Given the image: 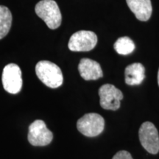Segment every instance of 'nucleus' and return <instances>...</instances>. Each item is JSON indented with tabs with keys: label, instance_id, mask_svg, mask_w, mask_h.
Returning a JSON list of instances; mask_svg holds the SVG:
<instances>
[{
	"label": "nucleus",
	"instance_id": "1",
	"mask_svg": "<svg viewBox=\"0 0 159 159\" xmlns=\"http://www.w3.org/2000/svg\"><path fill=\"white\" fill-rule=\"evenodd\" d=\"M35 73L40 80L49 88L56 89L62 85V71L54 63L48 61H39L35 66Z\"/></svg>",
	"mask_w": 159,
	"mask_h": 159
},
{
	"label": "nucleus",
	"instance_id": "2",
	"mask_svg": "<svg viewBox=\"0 0 159 159\" xmlns=\"http://www.w3.org/2000/svg\"><path fill=\"white\" fill-rule=\"evenodd\" d=\"M35 11L49 29L55 30L61 25L62 16L58 5L54 0H41L35 5Z\"/></svg>",
	"mask_w": 159,
	"mask_h": 159
},
{
	"label": "nucleus",
	"instance_id": "3",
	"mask_svg": "<svg viewBox=\"0 0 159 159\" xmlns=\"http://www.w3.org/2000/svg\"><path fill=\"white\" fill-rule=\"evenodd\" d=\"M105 120L102 116L95 113L85 114L77 121V128L81 134L88 137L98 136L102 132Z\"/></svg>",
	"mask_w": 159,
	"mask_h": 159
},
{
	"label": "nucleus",
	"instance_id": "4",
	"mask_svg": "<svg viewBox=\"0 0 159 159\" xmlns=\"http://www.w3.org/2000/svg\"><path fill=\"white\" fill-rule=\"evenodd\" d=\"M139 140L145 150L151 154L159 152V135L158 130L152 122H144L139 131Z\"/></svg>",
	"mask_w": 159,
	"mask_h": 159
},
{
	"label": "nucleus",
	"instance_id": "5",
	"mask_svg": "<svg viewBox=\"0 0 159 159\" xmlns=\"http://www.w3.org/2000/svg\"><path fill=\"white\" fill-rule=\"evenodd\" d=\"M2 85L5 90L10 94H18L22 87L21 71L15 63L7 64L3 69Z\"/></svg>",
	"mask_w": 159,
	"mask_h": 159
},
{
	"label": "nucleus",
	"instance_id": "6",
	"mask_svg": "<svg viewBox=\"0 0 159 159\" xmlns=\"http://www.w3.org/2000/svg\"><path fill=\"white\" fill-rule=\"evenodd\" d=\"M97 43V36L94 32L80 30L71 35L68 47L73 52H89L92 50Z\"/></svg>",
	"mask_w": 159,
	"mask_h": 159
},
{
	"label": "nucleus",
	"instance_id": "7",
	"mask_svg": "<svg viewBox=\"0 0 159 159\" xmlns=\"http://www.w3.org/2000/svg\"><path fill=\"white\" fill-rule=\"evenodd\" d=\"M100 98L99 104L105 110L116 111L120 107V101L123 99V94L119 89L111 84H105L99 89Z\"/></svg>",
	"mask_w": 159,
	"mask_h": 159
},
{
	"label": "nucleus",
	"instance_id": "8",
	"mask_svg": "<svg viewBox=\"0 0 159 159\" xmlns=\"http://www.w3.org/2000/svg\"><path fill=\"white\" fill-rule=\"evenodd\" d=\"M53 134L42 120H35L29 127L28 141L33 146H46L50 144Z\"/></svg>",
	"mask_w": 159,
	"mask_h": 159
},
{
	"label": "nucleus",
	"instance_id": "9",
	"mask_svg": "<svg viewBox=\"0 0 159 159\" xmlns=\"http://www.w3.org/2000/svg\"><path fill=\"white\" fill-rule=\"evenodd\" d=\"M78 71L85 80H95L103 75L99 63L89 58L81 59L78 65Z\"/></svg>",
	"mask_w": 159,
	"mask_h": 159
},
{
	"label": "nucleus",
	"instance_id": "10",
	"mask_svg": "<svg viewBox=\"0 0 159 159\" xmlns=\"http://www.w3.org/2000/svg\"><path fill=\"white\" fill-rule=\"evenodd\" d=\"M126 2L137 19L142 21L150 19L152 11L150 0H126Z\"/></svg>",
	"mask_w": 159,
	"mask_h": 159
},
{
	"label": "nucleus",
	"instance_id": "11",
	"mask_svg": "<svg viewBox=\"0 0 159 159\" xmlns=\"http://www.w3.org/2000/svg\"><path fill=\"white\" fill-rule=\"evenodd\" d=\"M125 83L128 85H139L145 77V69L142 63H134L125 68Z\"/></svg>",
	"mask_w": 159,
	"mask_h": 159
},
{
	"label": "nucleus",
	"instance_id": "12",
	"mask_svg": "<svg viewBox=\"0 0 159 159\" xmlns=\"http://www.w3.org/2000/svg\"><path fill=\"white\" fill-rule=\"evenodd\" d=\"M12 25V14L7 7L0 5V39L7 35Z\"/></svg>",
	"mask_w": 159,
	"mask_h": 159
},
{
	"label": "nucleus",
	"instance_id": "13",
	"mask_svg": "<svg viewBox=\"0 0 159 159\" xmlns=\"http://www.w3.org/2000/svg\"><path fill=\"white\" fill-rule=\"evenodd\" d=\"M114 49L119 55H128L135 49V43L129 37H121L117 39L114 45Z\"/></svg>",
	"mask_w": 159,
	"mask_h": 159
},
{
	"label": "nucleus",
	"instance_id": "14",
	"mask_svg": "<svg viewBox=\"0 0 159 159\" xmlns=\"http://www.w3.org/2000/svg\"><path fill=\"white\" fill-rule=\"evenodd\" d=\"M112 159H133V158L130 152H128V151L122 150L116 152Z\"/></svg>",
	"mask_w": 159,
	"mask_h": 159
},
{
	"label": "nucleus",
	"instance_id": "15",
	"mask_svg": "<svg viewBox=\"0 0 159 159\" xmlns=\"http://www.w3.org/2000/svg\"><path fill=\"white\" fill-rule=\"evenodd\" d=\"M158 84L159 85V69H158Z\"/></svg>",
	"mask_w": 159,
	"mask_h": 159
}]
</instances>
